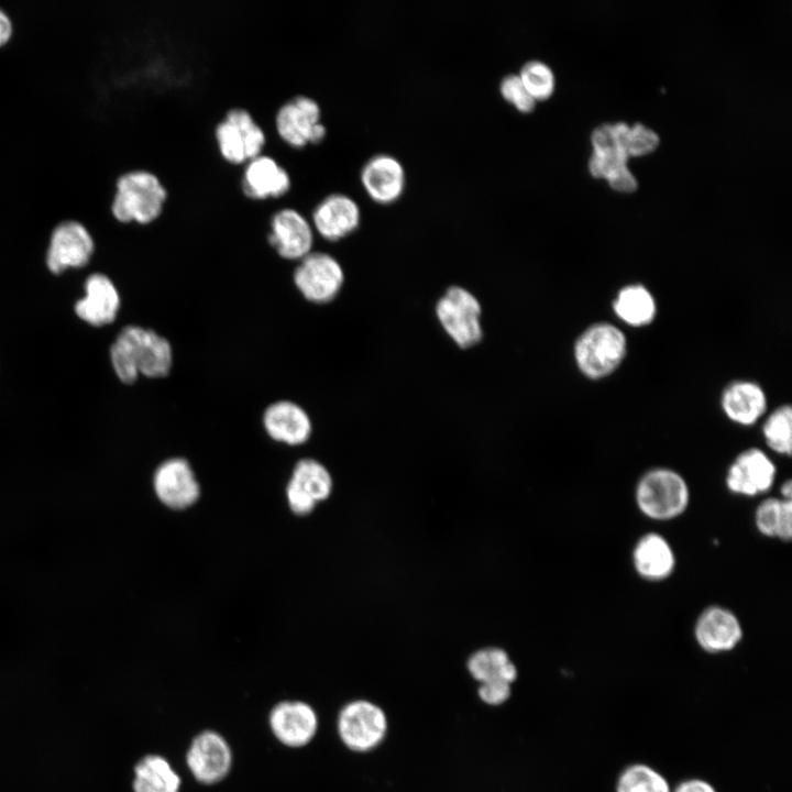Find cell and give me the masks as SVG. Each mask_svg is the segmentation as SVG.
Returning <instances> with one entry per match:
<instances>
[{"label":"cell","instance_id":"cell-24","mask_svg":"<svg viewBox=\"0 0 792 792\" xmlns=\"http://www.w3.org/2000/svg\"><path fill=\"white\" fill-rule=\"evenodd\" d=\"M765 389L756 382L737 380L722 392L721 407L725 416L740 426L756 424L767 411Z\"/></svg>","mask_w":792,"mask_h":792},{"label":"cell","instance_id":"cell-33","mask_svg":"<svg viewBox=\"0 0 792 792\" xmlns=\"http://www.w3.org/2000/svg\"><path fill=\"white\" fill-rule=\"evenodd\" d=\"M659 144V136L642 124L629 129L625 151L629 155H642L653 151Z\"/></svg>","mask_w":792,"mask_h":792},{"label":"cell","instance_id":"cell-32","mask_svg":"<svg viewBox=\"0 0 792 792\" xmlns=\"http://www.w3.org/2000/svg\"><path fill=\"white\" fill-rule=\"evenodd\" d=\"M502 97L521 112H529L536 106V100L526 89L518 74H507L499 82Z\"/></svg>","mask_w":792,"mask_h":792},{"label":"cell","instance_id":"cell-15","mask_svg":"<svg viewBox=\"0 0 792 792\" xmlns=\"http://www.w3.org/2000/svg\"><path fill=\"white\" fill-rule=\"evenodd\" d=\"M186 763L194 778L204 784L221 781L230 771L232 752L227 740L217 732L205 730L191 741Z\"/></svg>","mask_w":792,"mask_h":792},{"label":"cell","instance_id":"cell-25","mask_svg":"<svg viewBox=\"0 0 792 792\" xmlns=\"http://www.w3.org/2000/svg\"><path fill=\"white\" fill-rule=\"evenodd\" d=\"M616 317L630 327L650 324L657 315V302L652 293L642 284H629L622 287L614 300Z\"/></svg>","mask_w":792,"mask_h":792},{"label":"cell","instance_id":"cell-28","mask_svg":"<svg viewBox=\"0 0 792 792\" xmlns=\"http://www.w3.org/2000/svg\"><path fill=\"white\" fill-rule=\"evenodd\" d=\"M468 668L481 684L494 682L510 684L517 676L516 667L510 662L507 653L499 648L476 651L469 659Z\"/></svg>","mask_w":792,"mask_h":792},{"label":"cell","instance_id":"cell-27","mask_svg":"<svg viewBox=\"0 0 792 792\" xmlns=\"http://www.w3.org/2000/svg\"><path fill=\"white\" fill-rule=\"evenodd\" d=\"M754 520L762 536L789 541L792 537V499H763L755 510Z\"/></svg>","mask_w":792,"mask_h":792},{"label":"cell","instance_id":"cell-16","mask_svg":"<svg viewBox=\"0 0 792 792\" xmlns=\"http://www.w3.org/2000/svg\"><path fill=\"white\" fill-rule=\"evenodd\" d=\"M693 634L703 651L715 654L734 650L743 640L744 629L733 610L712 605L697 616Z\"/></svg>","mask_w":792,"mask_h":792},{"label":"cell","instance_id":"cell-13","mask_svg":"<svg viewBox=\"0 0 792 792\" xmlns=\"http://www.w3.org/2000/svg\"><path fill=\"white\" fill-rule=\"evenodd\" d=\"M361 216V208L353 197L332 191L315 204L309 220L315 232L333 242L351 234L360 226Z\"/></svg>","mask_w":792,"mask_h":792},{"label":"cell","instance_id":"cell-4","mask_svg":"<svg viewBox=\"0 0 792 792\" xmlns=\"http://www.w3.org/2000/svg\"><path fill=\"white\" fill-rule=\"evenodd\" d=\"M627 338L617 326L600 321L584 329L574 342L573 355L579 371L590 380L613 374L627 354Z\"/></svg>","mask_w":792,"mask_h":792},{"label":"cell","instance_id":"cell-30","mask_svg":"<svg viewBox=\"0 0 792 792\" xmlns=\"http://www.w3.org/2000/svg\"><path fill=\"white\" fill-rule=\"evenodd\" d=\"M762 436L770 450L790 457L792 450V409L785 404L771 411L762 424Z\"/></svg>","mask_w":792,"mask_h":792},{"label":"cell","instance_id":"cell-31","mask_svg":"<svg viewBox=\"0 0 792 792\" xmlns=\"http://www.w3.org/2000/svg\"><path fill=\"white\" fill-rule=\"evenodd\" d=\"M518 76L536 101L550 97L554 90V74L544 62L538 59L526 62Z\"/></svg>","mask_w":792,"mask_h":792},{"label":"cell","instance_id":"cell-8","mask_svg":"<svg viewBox=\"0 0 792 792\" xmlns=\"http://www.w3.org/2000/svg\"><path fill=\"white\" fill-rule=\"evenodd\" d=\"M293 279L306 300L314 304H327L340 293L344 273L334 256L322 251H311L298 261Z\"/></svg>","mask_w":792,"mask_h":792},{"label":"cell","instance_id":"cell-20","mask_svg":"<svg viewBox=\"0 0 792 792\" xmlns=\"http://www.w3.org/2000/svg\"><path fill=\"white\" fill-rule=\"evenodd\" d=\"M153 485L160 501L174 509L189 507L200 493L195 474L183 458L164 461L154 473Z\"/></svg>","mask_w":792,"mask_h":792},{"label":"cell","instance_id":"cell-5","mask_svg":"<svg viewBox=\"0 0 792 792\" xmlns=\"http://www.w3.org/2000/svg\"><path fill=\"white\" fill-rule=\"evenodd\" d=\"M213 140L220 158L234 167L263 153L268 142L264 127L242 106L224 112L215 125Z\"/></svg>","mask_w":792,"mask_h":792},{"label":"cell","instance_id":"cell-19","mask_svg":"<svg viewBox=\"0 0 792 792\" xmlns=\"http://www.w3.org/2000/svg\"><path fill=\"white\" fill-rule=\"evenodd\" d=\"M360 180L374 201L391 204L397 200L405 189L406 172L394 155L377 153L362 165Z\"/></svg>","mask_w":792,"mask_h":792},{"label":"cell","instance_id":"cell-7","mask_svg":"<svg viewBox=\"0 0 792 792\" xmlns=\"http://www.w3.org/2000/svg\"><path fill=\"white\" fill-rule=\"evenodd\" d=\"M436 314L446 332L460 348H470L482 339L481 305L469 290L450 287L439 299Z\"/></svg>","mask_w":792,"mask_h":792},{"label":"cell","instance_id":"cell-39","mask_svg":"<svg viewBox=\"0 0 792 792\" xmlns=\"http://www.w3.org/2000/svg\"><path fill=\"white\" fill-rule=\"evenodd\" d=\"M13 32L12 21L9 15L0 9V47L9 42Z\"/></svg>","mask_w":792,"mask_h":792},{"label":"cell","instance_id":"cell-23","mask_svg":"<svg viewBox=\"0 0 792 792\" xmlns=\"http://www.w3.org/2000/svg\"><path fill=\"white\" fill-rule=\"evenodd\" d=\"M631 558L636 573L649 582L667 580L676 565L672 546L657 532L642 535L634 546Z\"/></svg>","mask_w":792,"mask_h":792},{"label":"cell","instance_id":"cell-34","mask_svg":"<svg viewBox=\"0 0 792 792\" xmlns=\"http://www.w3.org/2000/svg\"><path fill=\"white\" fill-rule=\"evenodd\" d=\"M628 155L624 151H613L607 153H600L594 151L590 162V172L595 177H607L618 167L626 165Z\"/></svg>","mask_w":792,"mask_h":792},{"label":"cell","instance_id":"cell-22","mask_svg":"<svg viewBox=\"0 0 792 792\" xmlns=\"http://www.w3.org/2000/svg\"><path fill=\"white\" fill-rule=\"evenodd\" d=\"M120 308V296L112 280L100 273L85 283V296L75 305L77 316L85 322L101 327L111 323Z\"/></svg>","mask_w":792,"mask_h":792},{"label":"cell","instance_id":"cell-3","mask_svg":"<svg viewBox=\"0 0 792 792\" xmlns=\"http://www.w3.org/2000/svg\"><path fill=\"white\" fill-rule=\"evenodd\" d=\"M691 493L685 479L670 468L645 472L635 487V503L647 518L669 521L680 517L690 504Z\"/></svg>","mask_w":792,"mask_h":792},{"label":"cell","instance_id":"cell-38","mask_svg":"<svg viewBox=\"0 0 792 792\" xmlns=\"http://www.w3.org/2000/svg\"><path fill=\"white\" fill-rule=\"evenodd\" d=\"M672 792H717L712 783L700 778H689L680 781Z\"/></svg>","mask_w":792,"mask_h":792},{"label":"cell","instance_id":"cell-18","mask_svg":"<svg viewBox=\"0 0 792 792\" xmlns=\"http://www.w3.org/2000/svg\"><path fill=\"white\" fill-rule=\"evenodd\" d=\"M268 723L274 736L285 746H306L316 735L318 718L315 710L300 701H284L270 713Z\"/></svg>","mask_w":792,"mask_h":792},{"label":"cell","instance_id":"cell-36","mask_svg":"<svg viewBox=\"0 0 792 792\" xmlns=\"http://www.w3.org/2000/svg\"><path fill=\"white\" fill-rule=\"evenodd\" d=\"M510 694V684L494 682L481 684L479 695L487 704L497 705L505 702Z\"/></svg>","mask_w":792,"mask_h":792},{"label":"cell","instance_id":"cell-6","mask_svg":"<svg viewBox=\"0 0 792 792\" xmlns=\"http://www.w3.org/2000/svg\"><path fill=\"white\" fill-rule=\"evenodd\" d=\"M273 124L280 142L296 151L321 143L328 133L320 103L307 94L285 99L274 112Z\"/></svg>","mask_w":792,"mask_h":792},{"label":"cell","instance_id":"cell-11","mask_svg":"<svg viewBox=\"0 0 792 792\" xmlns=\"http://www.w3.org/2000/svg\"><path fill=\"white\" fill-rule=\"evenodd\" d=\"M266 239L282 258L298 262L314 251L315 230L301 210L283 206L272 213Z\"/></svg>","mask_w":792,"mask_h":792},{"label":"cell","instance_id":"cell-37","mask_svg":"<svg viewBox=\"0 0 792 792\" xmlns=\"http://www.w3.org/2000/svg\"><path fill=\"white\" fill-rule=\"evenodd\" d=\"M606 178L609 185L618 191L630 193L637 188V180L626 165L618 167Z\"/></svg>","mask_w":792,"mask_h":792},{"label":"cell","instance_id":"cell-40","mask_svg":"<svg viewBox=\"0 0 792 792\" xmlns=\"http://www.w3.org/2000/svg\"><path fill=\"white\" fill-rule=\"evenodd\" d=\"M780 495L783 499H792V483L790 480L782 483L780 487Z\"/></svg>","mask_w":792,"mask_h":792},{"label":"cell","instance_id":"cell-21","mask_svg":"<svg viewBox=\"0 0 792 792\" xmlns=\"http://www.w3.org/2000/svg\"><path fill=\"white\" fill-rule=\"evenodd\" d=\"M263 426L273 440L289 446L306 442L312 431L308 413L300 405L288 399L274 402L266 407Z\"/></svg>","mask_w":792,"mask_h":792},{"label":"cell","instance_id":"cell-26","mask_svg":"<svg viewBox=\"0 0 792 792\" xmlns=\"http://www.w3.org/2000/svg\"><path fill=\"white\" fill-rule=\"evenodd\" d=\"M180 778L162 756L147 755L134 768V792H179Z\"/></svg>","mask_w":792,"mask_h":792},{"label":"cell","instance_id":"cell-35","mask_svg":"<svg viewBox=\"0 0 792 792\" xmlns=\"http://www.w3.org/2000/svg\"><path fill=\"white\" fill-rule=\"evenodd\" d=\"M592 143L594 151L607 153L613 151H623L619 148L613 124H602L592 133ZM625 152V151H624ZM628 155V154H627Z\"/></svg>","mask_w":792,"mask_h":792},{"label":"cell","instance_id":"cell-17","mask_svg":"<svg viewBox=\"0 0 792 792\" xmlns=\"http://www.w3.org/2000/svg\"><path fill=\"white\" fill-rule=\"evenodd\" d=\"M331 490L332 480L326 466L314 459H302L294 468L286 494L292 510L306 515L317 502L326 499Z\"/></svg>","mask_w":792,"mask_h":792},{"label":"cell","instance_id":"cell-1","mask_svg":"<svg viewBox=\"0 0 792 792\" xmlns=\"http://www.w3.org/2000/svg\"><path fill=\"white\" fill-rule=\"evenodd\" d=\"M110 359L120 381L131 384L139 375L161 378L173 366V348L169 341L152 329L127 326L117 336Z\"/></svg>","mask_w":792,"mask_h":792},{"label":"cell","instance_id":"cell-14","mask_svg":"<svg viewBox=\"0 0 792 792\" xmlns=\"http://www.w3.org/2000/svg\"><path fill=\"white\" fill-rule=\"evenodd\" d=\"M776 475V464L768 454L759 448H748L728 466L725 485L733 494L752 497L768 492Z\"/></svg>","mask_w":792,"mask_h":792},{"label":"cell","instance_id":"cell-2","mask_svg":"<svg viewBox=\"0 0 792 792\" xmlns=\"http://www.w3.org/2000/svg\"><path fill=\"white\" fill-rule=\"evenodd\" d=\"M168 199V187L155 172L134 168L117 178L110 210L120 223L146 227L162 218Z\"/></svg>","mask_w":792,"mask_h":792},{"label":"cell","instance_id":"cell-9","mask_svg":"<svg viewBox=\"0 0 792 792\" xmlns=\"http://www.w3.org/2000/svg\"><path fill=\"white\" fill-rule=\"evenodd\" d=\"M95 241L86 226L75 219L59 221L51 231L45 261L52 273L86 266L95 254Z\"/></svg>","mask_w":792,"mask_h":792},{"label":"cell","instance_id":"cell-10","mask_svg":"<svg viewBox=\"0 0 792 792\" xmlns=\"http://www.w3.org/2000/svg\"><path fill=\"white\" fill-rule=\"evenodd\" d=\"M239 185L245 199L263 202L290 194L293 176L277 157L263 152L243 164Z\"/></svg>","mask_w":792,"mask_h":792},{"label":"cell","instance_id":"cell-12","mask_svg":"<svg viewBox=\"0 0 792 792\" xmlns=\"http://www.w3.org/2000/svg\"><path fill=\"white\" fill-rule=\"evenodd\" d=\"M383 711L366 701L346 704L339 714L338 732L346 747L356 751L374 748L386 733Z\"/></svg>","mask_w":792,"mask_h":792},{"label":"cell","instance_id":"cell-29","mask_svg":"<svg viewBox=\"0 0 792 792\" xmlns=\"http://www.w3.org/2000/svg\"><path fill=\"white\" fill-rule=\"evenodd\" d=\"M615 792H672V787L668 779L653 767L635 762L619 772Z\"/></svg>","mask_w":792,"mask_h":792}]
</instances>
